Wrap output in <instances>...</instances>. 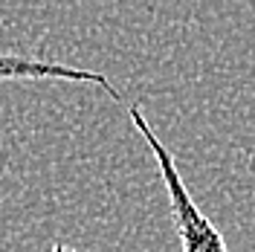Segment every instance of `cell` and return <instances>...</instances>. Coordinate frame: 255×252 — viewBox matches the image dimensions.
<instances>
[{"label":"cell","mask_w":255,"mask_h":252,"mask_svg":"<svg viewBox=\"0 0 255 252\" xmlns=\"http://www.w3.org/2000/svg\"><path fill=\"white\" fill-rule=\"evenodd\" d=\"M0 81H79V84L102 87L116 102L122 99L119 87L105 73L84 70V67H70V64L52 61V58L23 55V52H0Z\"/></svg>","instance_id":"cell-2"},{"label":"cell","mask_w":255,"mask_h":252,"mask_svg":"<svg viewBox=\"0 0 255 252\" xmlns=\"http://www.w3.org/2000/svg\"><path fill=\"white\" fill-rule=\"evenodd\" d=\"M49 252H76V250H73V247H64V244H55Z\"/></svg>","instance_id":"cell-3"},{"label":"cell","mask_w":255,"mask_h":252,"mask_svg":"<svg viewBox=\"0 0 255 252\" xmlns=\"http://www.w3.org/2000/svg\"><path fill=\"white\" fill-rule=\"evenodd\" d=\"M128 116H130V125L136 127V133L145 139V145L151 148V154L157 159L159 177H162V186H165V194H168V212H171L180 252H229L223 235L218 232V226L203 215L200 206L194 203L189 186H186V180H183V174H180L174 157H171V151L162 145L157 130L145 119L142 105H130Z\"/></svg>","instance_id":"cell-1"}]
</instances>
